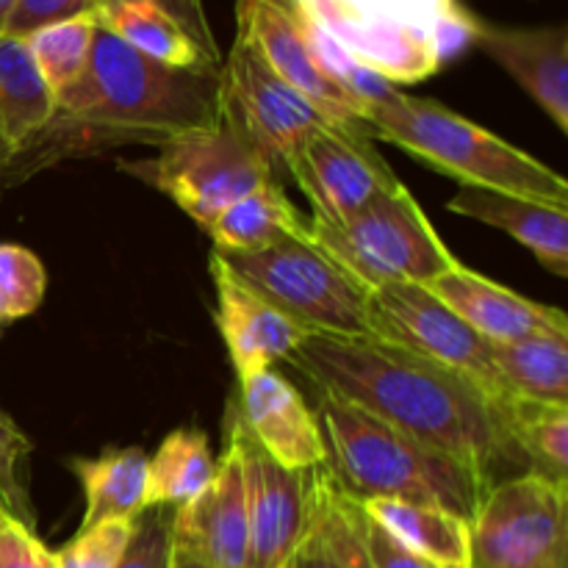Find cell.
Wrapping results in <instances>:
<instances>
[{
	"instance_id": "1",
	"label": "cell",
	"mask_w": 568,
	"mask_h": 568,
	"mask_svg": "<svg viewBox=\"0 0 568 568\" xmlns=\"http://www.w3.org/2000/svg\"><path fill=\"white\" fill-rule=\"evenodd\" d=\"M288 361L320 392L449 455L488 488L530 475L508 422L514 397H491L449 366L383 338L338 336H305Z\"/></svg>"
},
{
	"instance_id": "2",
	"label": "cell",
	"mask_w": 568,
	"mask_h": 568,
	"mask_svg": "<svg viewBox=\"0 0 568 568\" xmlns=\"http://www.w3.org/2000/svg\"><path fill=\"white\" fill-rule=\"evenodd\" d=\"M55 114L98 144L150 142L203 131L222 120L220 67L175 70L98 28L89 67L55 98Z\"/></svg>"
},
{
	"instance_id": "3",
	"label": "cell",
	"mask_w": 568,
	"mask_h": 568,
	"mask_svg": "<svg viewBox=\"0 0 568 568\" xmlns=\"http://www.w3.org/2000/svg\"><path fill=\"white\" fill-rule=\"evenodd\" d=\"M314 414L327 447V469L353 499L433 505L466 521L480 508L488 486L449 455L414 442L320 388Z\"/></svg>"
},
{
	"instance_id": "4",
	"label": "cell",
	"mask_w": 568,
	"mask_h": 568,
	"mask_svg": "<svg viewBox=\"0 0 568 568\" xmlns=\"http://www.w3.org/2000/svg\"><path fill=\"white\" fill-rule=\"evenodd\" d=\"M364 133L397 144L460 186L521 194L568 209V183L560 172L436 100L397 89L366 111Z\"/></svg>"
},
{
	"instance_id": "5",
	"label": "cell",
	"mask_w": 568,
	"mask_h": 568,
	"mask_svg": "<svg viewBox=\"0 0 568 568\" xmlns=\"http://www.w3.org/2000/svg\"><path fill=\"white\" fill-rule=\"evenodd\" d=\"M300 14L394 87L442 72L471 48L477 14L460 0H294Z\"/></svg>"
},
{
	"instance_id": "6",
	"label": "cell",
	"mask_w": 568,
	"mask_h": 568,
	"mask_svg": "<svg viewBox=\"0 0 568 568\" xmlns=\"http://www.w3.org/2000/svg\"><path fill=\"white\" fill-rule=\"evenodd\" d=\"M305 239L366 292L388 283L427 286L458 264L403 183L347 220L305 222Z\"/></svg>"
},
{
	"instance_id": "7",
	"label": "cell",
	"mask_w": 568,
	"mask_h": 568,
	"mask_svg": "<svg viewBox=\"0 0 568 568\" xmlns=\"http://www.w3.org/2000/svg\"><path fill=\"white\" fill-rule=\"evenodd\" d=\"M216 255L233 277L297 322L308 336L375 338L369 292L308 239H286L258 253Z\"/></svg>"
},
{
	"instance_id": "8",
	"label": "cell",
	"mask_w": 568,
	"mask_h": 568,
	"mask_svg": "<svg viewBox=\"0 0 568 568\" xmlns=\"http://www.w3.org/2000/svg\"><path fill=\"white\" fill-rule=\"evenodd\" d=\"M122 170L164 192L200 227H209L239 197L281 181L258 144L222 111V120L159 144L153 159L125 161Z\"/></svg>"
},
{
	"instance_id": "9",
	"label": "cell",
	"mask_w": 568,
	"mask_h": 568,
	"mask_svg": "<svg viewBox=\"0 0 568 568\" xmlns=\"http://www.w3.org/2000/svg\"><path fill=\"white\" fill-rule=\"evenodd\" d=\"M469 530V568H568V486L541 475L499 483Z\"/></svg>"
},
{
	"instance_id": "10",
	"label": "cell",
	"mask_w": 568,
	"mask_h": 568,
	"mask_svg": "<svg viewBox=\"0 0 568 568\" xmlns=\"http://www.w3.org/2000/svg\"><path fill=\"white\" fill-rule=\"evenodd\" d=\"M369 320L375 338L460 372L491 397H516L494 366L491 342L471 331L422 283H388L369 292Z\"/></svg>"
},
{
	"instance_id": "11",
	"label": "cell",
	"mask_w": 568,
	"mask_h": 568,
	"mask_svg": "<svg viewBox=\"0 0 568 568\" xmlns=\"http://www.w3.org/2000/svg\"><path fill=\"white\" fill-rule=\"evenodd\" d=\"M227 438L242 455L247 486V568H288L314 527L325 466L305 471L277 466L233 410L227 414Z\"/></svg>"
},
{
	"instance_id": "12",
	"label": "cell",
	"mask_w": 568,
	"mask_h": 568,
	"mask_svg": "<svg viewBox=\"0 0 568 568\" xmlns=\"http://www.w3.org/2000/svg\"><path fill=\"white\" fill-rule=\"evenodd\" d=\"M286 178H294L308 197L311 220L338 222L353 216L381 194L399 186V178L383 161L364 128L325 125L314 128L300 142L286 164Z\"/></svg>"
},
{
	"instance_id": "13",
	"label": "cell",
	"mask_w": 568,
	"mask_h": 568,
	"mask_svg": "<svg viewBox=\"0 0 568 568\" xmlns=\"http://www.w3.org/2000/svg\"><path fill=\"white\" fill-rule=\"evenodd\" d=\"M220 87L222 111L258 144L281 178H286V164L300 142L327 122L303 94L266 67L242 33L233 37L231 53L220 64Z\"/></svg>"
},
{
	"instance_id": "14",
	"label": "cell",
	"mask_w": 568,
	"mask_h": 568,
	"mask_svg": "<svg viewBox=\"0 0 568 568\" xmlns=\"http://www.w3.org/2000/svg\"><path fill=\"white\" fill-rule=\"evenodd\" d=\"M236 33H242L277 78L303 94L327 122L361 125V114L325 75L311 48L305 20L294 0H236Z\"/></svg>"
},
{
	"instance_id": "15",
	"label": "cell",
	"mask_w": 568,
	"mask_h": 568,
	"mask_svg": "<svg viewBox=\"0 0 568 568\" xmlns=\"http://www.w3.org/2000/svg\"><path fill=\"white\" fill-rule=\"evenodd\" d=\"M172 547L203 568H247V486L231 438L209 486L172 516Z\"/></svg>"
},
{
	"instance_id": "16",
	"label": "cell",
	"mask_w": 568,
	"mask_h": 568,
	"mask_svg": "<svg viewBox=\"0 0 568 568\" xmlns=\"http://www.w3.org/2000/svg\"><path fill=\"white\" fill-rule=\"evenodd\" d=\"M233 414L261 453L270 455L283 469L305 471L327 464V447L314 408L305 403L300 388L275 369L258 372L239 383V403Z\"/></svg>"
},
{
	"instance_id": "17",
	"label": "cell",
	"mask_w": 568,
	"mask_h": 568,
	"mask_svg": "<svg viewBox=\"0 0 568 568\" xmlns=\"http://www.w3.org/2000/svg\"><path fill=\"white\" fill-rule=\"evenodd\" d=\"M427 288L488 342H521L536 336L568 338V316L564 311L521 297L514 288L469 270L460 261L427 283Z\"/></svg>"
},
{
	"instance_id": "18",
	"label": "cell",
	"mask_w": 568,
	"mask_h": 568,
	"mask_svg": "<svg viewBox=\"0 0 568 568\" xmlns=\"http://www.w3.org/2000/svg\"><path fill=\"white\" fill-rule=\"evenodd\" d=\"M211 277L216 288V325L239 383L272 369L277 361L292 358L308 333L286 314L272 308L258 294L250 292L239 277H233L214 250H211Z\"/></svg>"
},
{
	"instance_id": "19",
	"label": "cell",
	"mask_w": 568,
	"mask_h": 568,
	"mask_svg": "<svg viewBox=\"0 0 568 568\" xmlns=\"http://www.w3.org/2000/svg\"><path fill=\"white\" fill-rule=\"evenodd\" d=\"M471 48H480L503 67L555 122L568 133V28L497 26L477 17Z\"/></svg>"
},
{
	"instance_id": "20",
	"label": "cell",
	"mask_w": 568,
	"mask_h": 568,
	"mask_svg": "<svg viewBox=\"0 0 568 568\" xmlns=\"http://www.w3.org/2000/svg\"><path fill=\"white\" fill-rule=\"evenodd\" d=\"M447 211L508 233L536 255L544 270L558 277L568 275V209L521 194L460 186L449 197Z\"/></svg>"
},
{
	"instance_id": "21",
	"label": "cell",
	"mask_w": 568,
	"mask_h": 568,
	"mask_svg": "<svg viewBox=\"0 0 568 568\" xmlns=\"http://www.w3.org/2000/svg\"><path fill=\"white\" fill-rule=\"evenodd\" d=\"M366 519L375 521L399 547L438 568L471 566L469 521L444 508L403 499H355Z\"/></svg>"
},
{
	"instance_id": "22",
	"label": "cell",
	"mask_w": 568,
	"mask_h": 568,
	"mask_svg": "<svg viewBox=\"0 0 568 568\" xmlns=\"http://www.w3.org/2000/svg\"><path fill=\"white\" fill-rule=\"evenodd\" d=\"M98 28L116 37L148 59L175 70H216L211 59L175 17L150 0H98L92 6Z\"/></svg>"
},
{
	"instance_id": "23",
	"label": "cell",
	"mask_w": 568,
	"mask_h": 568,
	"mask_svg": "<svg viewBox=\"0 0 568 568\" xmlns=\"http://www.w3.org/2000/svg\"><path fill=\"white\" fill-rule=\"evenodd\" d=\"M148 460L150 455L139 447L105 449L98 458L72 460L87 503L81 527L139 519L148 510Z\"/></svg>"
},
{
	"instance_id": "24",
	"label": "cell",
	"mask_w": 568,
	"mask_h": 568,
	"mask_svg": "<svg viewBox=\"0 0 568 568\" xmlns=\"http://www.w3.org/2000/svg\"><path fill=\"white\" fill-rule=\"evenodd\" d=\"M205 231L216 253H258L286 239H305V220L283 183L272 181L227 205Z\"/></svg>"
},
{
	"instance_id": "25",
	"label": "cell",
	"mask_w": 568,
	"mask_h": 568,
	"mask_svg": "<svg viewBox=\"0 0 568 568\" xmlns=\"http://www.w3.org/2000/svg\"><path fill=\"white\" fill-rule=\"evenodd\" d=\"M216 458L197 427H178L148 460V508H183L211 483Z\"/></svg>"
},
{
	"instance_id": "26",
	"label": "cell",
	"mask_w": 568,
	"mask_h": 568,
	"mask_svg": "<svg viewBox=\"0 0 568 568\" xmlns=\"http://www.w3.org/2000/svg\"><path fill=\"white\" fill-rule=\"evenodd\" d=\"M491 358L510 394L532 403L568 405V338L491 342Z\"/></svg>"
},
{
	"instance_id": "27",
	"label": "cell",
	"mask_w": 568,
	"mask_h": 568,
	"mask_svg": "<svg viewBox=\"0 0 568 568\" xmlns=\"http://www.w3.org/2000/svg\"><path fill=\"white\" fill-rule=\"evenodd\" d=\"M288 568H366L364 549L355 532V499L333 480L327 464L314 527Z\"/></svg>"
},
{
	"instance_id": "28",
	"label": "cell",
	"mask_w": 568,
	"mask_h": 568,
	"mask_svg": "<svg viewBox=\"0 0 568 568\" xmlns=\"http://www.w3.org/2000/svg\"><path fill=\"white\" fill-rule=\"evenodd\" d=\"M508 422L530 475L568 486V405L514 397L508 403Z\"/></svg>"
},
{
	"instance_id": "29",
	"label": "cell",
	"mask_w": 568,
	"mask_h": 568,
	"mask_svg": "<svg viewBox=\"0 0 568 568\" xmlns=\"http://www.w3.org/2000/svg\"><path fill=\"white\" fill-rule=\"evenodd\" d=\"M94 33H98V20H94V11L89 9L83 14L37 28L22 39L53 98H59L87 72Z\"/></svg>"
},
{
	"instance_id": "30",
	"label": "cell",
	"mask_w": 568,
	"mask_h": 568,
	"mask_svg": "<svg viewBox=\"0 0 568 568\" xmlns=\"http://www.w3.org/2000/svg\"><path fill=\"white\" fill-rule=\"evenodd\" d=\"M48 292V272L39 255L20 244H0V308L14 322L31 316Z\"/></svg>"
},
{
	"instance_id": "31",
	"label": "cell",
	"mask_w": 568,
	"mask_h": 568,
	"mask_svg": "<svg viewBox=\"0 0 568 568\" xmlns=\"http://www.w3.org/2000/svg\"><path fill=\"white\" fill-rule=\"evenodd\" d=\"M133 521L111 519L92 527H81L67 547L53 552L55 568H116L128 544H131Z\"/></svg>"
},
{
	"instance_id": "32",
	"label": "cell",
	"mask_w": 568,
	"mask_h": 568,
	"mask_svg": "<svg viewBox=\"0 0 568 568\" xmlns=\"http://www.w3.org/2000/svg\"><path fill=\"white\" fill-rule=\"evenodd\" d=\"M28 453H31L28 438L22 436L14 419L0 408V505L14 516H20L22 521L33 525V510L31 503H28L26 483H22Z\"/></svg>"
},
{
	"instance_id": "33",
	"label": "cell",
	"mask_w": 568,
	"mask_h": 568,
	"mask_svg": "<svg viewBox=\"0 0 568 568\" xmlns=\"http://www.w3.org/2000/svg\"><path fill=\"white\" fill-rule=\"evenodd\" d=\"M172 508L144 510L116 568H172Z\"/></svg>"
},
{
	"instance_id": "34",
	"label": "cell",
	"mask_w": 568,
	"mask_h": 568,
	"mask_svg": "<svg viewBox=\"0 0 568 568\" xmlns=\"http://www.w3.org/2000/svg\"><path fill=\"white\" fill-rule=\"evenodd\" d=\"M0 568H55L53 552L39 541L33 525L0 505Z\"/></svg>"
},
{
	"instance_id": "35",
	"label": "cell",
	"mask_w": 568,
	"mask_h": 568,
	"mask_svg": "<svg viewBox=\"0 0 568 568\" xmlns=\"http://www.w3.org/2000/svg\"><path fill=\"white\" fill-rule=\"evenodd\" d=\"M355 532H358L361 549H364L366 568H438L427 560H422L419 555L408 552L405 547H399L392 536L381 530L372 519H366V514L361 510V505L355 503Z\"/></svg>"
},
{
	"instance_id": "36",
	"label": "cell",
	"mask_w": 568,
	"mask_h": 568,
	"mask_svg": "<svg viewBox=\"0 0 568 568\" xmlns=\"http://www.w3.org/2000/svg\"><path fill=\"white\" fill-rule=\"evenodd\" d=\"M92 6L94 0H17L9 26H6V33L17 39H26L37 28L67 20V17L83 14Z\"/></svg>"
},
{
	"instance_id": "37",
	"label": "cell",
	"mask_w": 568,
	"mask_h": 568,
	"mask_svg": "<svg viewBox=\"0 0 568 568\" xmlns=\"http://www.w3.org/2000/svg\"><path fill=\"white\" fill-rule=\"evenodd\" d=\"M94 3H98V0H94ZM150 3H155L159 9H164L166 14L175 17V20L183 26V31H186L189 37H192L194 42L211 55V59L222 64L220 44H216L214 31H211V22H209V14H205L203 0H150Z\"/></svg>"
},
{
	"instance_id": "38",
	"label": "cell",
	"mask_w": 568,
	"mask_h": 568,
	"mask_svg": "<svg viewBox=\"0 0 568 568\" xmlns=\"http://www.w3.org/2000/svg\"><path fill=\"white\" fill-rule=\"evenodd\" d=\"M20 155H22L20 139H17L14 125H11L9 114H6V109L0 105V181H3L6 175H11V172H14Z\"/></svg>"
},
{
	"instance_id": "39",
	"label": "cell",
	"mask_w": 568,
	"mask_h": 568,
	"mask_svg": "<svg viewBox=\"0 0 568 568\" xmlns=\"http://www.w3.org/2000/svg\"><path fill=\"white\" fill-rule=\"evenodd\" d=\"M14 6L17 0H0V33H6V26H9Z\"/></svg>"
},
{
	"instance_id": "40",
	"label": "cell",
	"mask_w": 568,
	"mask_h": 568,
	"mask_svg": "<svg viewBox=\"0 0 568 568\" xmlns=\"http://www.w3.org/2000/svg\"><path fill=\"white\" fill-rule=\"evenodd\" d=\"M172 568H203V566L194 564L192 558H186V555H181L175 547H172Z\"/></svg>"
},
{
	"instance_id": "41",
	"label": "cell",
	"mask_w": 568,
	"mask_h": 568,
	"mask_svg": "<svg viewBox=\"0 0 568 568\" xmlns=\"http://www.w3.org/2000/svg\"><path fill=\"white\" fill-rule=\"evenodd\" d=\"M0 325H9V320H6V314H3V308H0Z\"/></svg>"
}]
</instances>
